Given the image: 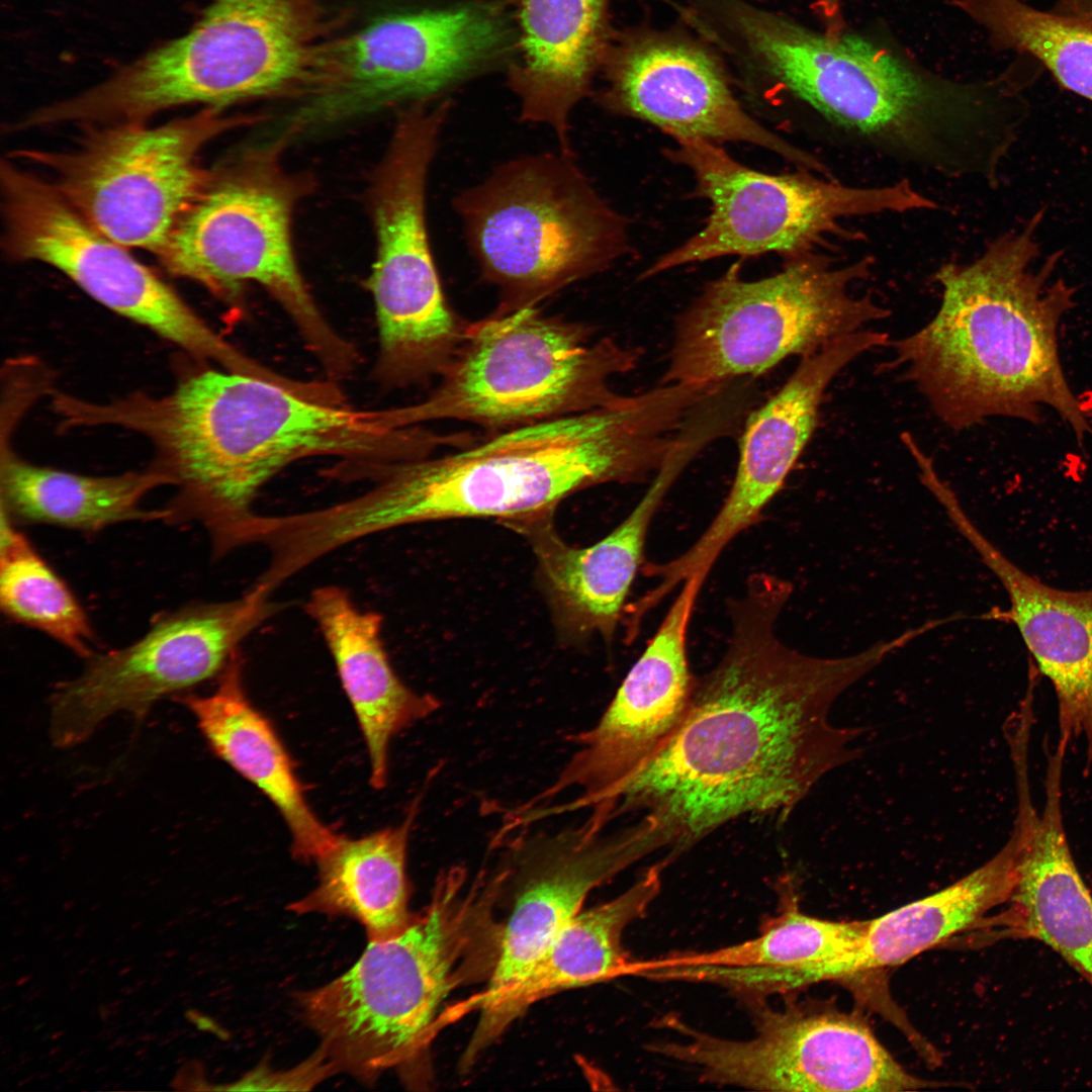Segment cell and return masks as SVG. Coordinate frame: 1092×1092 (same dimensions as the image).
<instances>
[{"instance_id":"16","label":"cell","mask_w":1092,"mask_h":1092,"mask_svg":"<svg viewBox=\"0 0 1092 1092\" xmlns=\"http://www.w3.org/2000/svg\"><path fill=\"white\" fill-rule=\"evenodd\" d=\"M667 1026L681 1037L655 1042L651 1052L712 1084L784 1092H897L937 1084L907 1072L861 1017L833 1008L759 1007L754 1034L746 1039L719 1037L675 1019Z\"/></svg>"},{"instance_id":"17","label":"cell","mask_w":1092,"mask_h":1092,"mask_svg":"<svg viewBox=\"0 0 1092 1092\" xmlns=\"http://www.w3.org/2000/svg\"><path fill=\"white\" fill-rule=\"evenodd\" d=\"M5 238L17 259L48 264L90 297L190 356L238 370L246 354L217 334L164 280L93 228L50 183L1 169Z\"/></svg>"},{"instance_id":"3","label":"cell","mask_w":1092,"mask_h":1092,"mask_svg":"<svg viewBox=\"0 0 1092 1092\" xmlns=\"http://www.w3.org/2000/svg\"><path fill=\"white\" fill-rule=\"evenodd\" d=\"M1041 220L1042 210L975 260L942 265L935 315L887 344L891 365L952 430L993 417L1037 423L1048 406L1079 444L1092 434V415L1072 390L1059 350L1060 323L1075 304V289L1053 279L1059 252L1038 263Z\"/></svg>"},{"instance_id":"14","label":"cell","mask_w":1092,"mask_h":1092,"mask_svg":"<svg viewBox=\"0 0 1092 1092\" xmlns=\"http://www.w3.org/2000/svg\"><path fill=\"white\" fill-rule=\"evenodd\" d=\"M291 200L266 178L210 180L179 220L160 257L176 276L226 301L242 283L260 284L280 304L329 378L350 375L355 346L324 316L298 270L290 235Z\"/></svg>"},{"instance_id":"28","label":"cell","mask_w":1092,"mask_h":1092,"mask_svg":"<svg viewBox=\"0 0 1092 1092\" xmlns=\"http://www.w3.org/2000/svg\"><path fill=\"white\" fill-rule=\"evenodd\" d=\"M305 609L333 656L366 743L370 784L380 790L387 781L392 737L434 713L440 702L414 692L397 676L382 642L381 615L360 610L348 590L317 587Z\"/></svg>"},{"instance_id":"11","label":"cell","mask_w":1092,"mask_h":1092,"mask_svg":"<svg viewBox=\"0 0 1092 1092\" xmlns=\"http://www.w3.org/2000/svg\"><path fill=\"white\" fill-rule=\"evenodd\" d=\"M512 0H468L382 17L323 47L295 123L310 126L399 102L428 101L509 65L516 53Z\"/></svg>"},{"instance_id":"25","label":"cell","mask_w":1092,"mask_h":1092,"mask_svg":"<svg viewBox=\"0 0 1092 1092\" xmlns=\"http://www.w3.org/2000/svg\"><path fill=\"white\" fill-rule=\"evenodd\" d=\"M1066 751L1049 753L1045 801L1034 809L1028 771L1015 772L1018 838L1015 883L1009 908L999 922L1011 933L1053 948L1092 986V894L1073 858L1062 815V772Z\"/></svg>"},{"instance_id":"36","label":"cell","mask_w":1092,"mask_h":1092,"mask_svg":"<svg viewBox=\"0 0 1092 1092\" xmlns=\"http://www.w3.org/2000/svg\"><path fill=\"white\" fill-rule=\"evenodd\" d=\"M1052 10L1092 25V0H1058Z\"/></svg>"},{"instance_id":"31","label":"cell","mask_w":1092,"mask_h":1092,"mask_svg":"<svg viewBox=\"0 0 1092 1092\" xmlns=\"http://www.w3.org/2000/svg\"><path fill=\"white\" fill-rule=\"evenodd\" d=\"M0 484L1 512L14 524L97 532L124 522L165 521L164 509L145 510L142 500L172 482L153 466L110 476L38 466L2 446Z\"/></svg>"},{"instance_id":"20","label":"cell","mask_w":1092,"mask_h":1092,"mask_svg":"<svg viewBox=\"0 0 1092 1092\" xmlns=\"http://www.w3.org/2000/svg\"><path fill=\"white\" fill-rule=\"evenodd\" d=\"M504 841L502 897L510 898V910L502 922L498 956L487 987L469 1001L471 1010L480 1011L519 982L581 911L595 888L664 848L645 816L608 835L584 822L556 833L523 834Z\"/></svg>"},{"instance_id":"2","label":"cell","mask_w":1092,"mask_h":1092,"mask_svg":"<svg viewBox=\"0 0 1092 1092\" xmlns=\"http://www.w3.org/2000/svg\"><path fill=\"white\" fill-rule=\"evenodd\" d=\"M101 421L152 443V466L177 487L165 522L201 525L218 558L242 546L260 489L289 464L332 456L354 472L421 457L433 442L428 430L404 428L397 407L326 403L221 368L189 374L161 396L106 401Z\"/></svg>"},{"instance_id":"37","label":"cell","mask_w":1092,"mask_h":1092,"mask_svg":"<svg viewBox=\"0 0 1092 1092\" xmlns=\"http://www.w3.org/2000/svg\"><path fill=\"white\" fill-rule=\"evenodd\" d=\"M817 6L824 19L826 32L829 34L842 32L840 0H817Z\"/></svg>"},{"instance_id":"32","label":"cell","mask_w":1092,"mask_h":1092,"mask_svg":"<svg viewBox=\"0 0 1092 1092\" xmlns=\"http://www.w3.org/2000/svg\"><path fill=\"white\" fill-rule=\"evenodd\" d=\"M419 800L398 825L357 839L341 837L317 861L320 881L289 909L297 914L347 915L366 929L369 941L396 937L415 920L408 909L406 849Z\"/></svg>"},{"instance_id":"19","label":"cell","mask_w":1092,"mask_h":1092,"mask_svg":"<svg viewBox=\"0 0 1092 1092\" xmlns=\"http://www.w3.org/2000/svg\"><path fill=\"white\" fill-rule=\"evenodd\" d=\"M704 582L694 575L681 583L599 722L572 737L576 752L552 785L523 807L542 808L564 791L576 789L574 800L549 807L546 814L590 807L607 816L623 787L673 737L692 704L696 677L690 669L687 637Z\"/></svg>"},{"instance_id":"10","label":"cell","mask_w":1092,"mask_h":1092,"mask_svg":"<svg viewBox=\"0 0 1092 1092\" xmlns=\"http://www.w3.org/2000/svg\"><path fill=\"white\" fill-rule=\"evenodd\" d=\"M317 0H214L185 35L90 89L101 120L140 121L166 108H218L304 83L318 55Z\"/></svg>"},{"instance_id":"5","label":"cell","mask_w":1092,"mask_h":1092,"mask_svg":"<svg viewBox=\"0 0 1092 1092\" xmlns=\"http://www.w3.org/2000/svg\"><path fill=\"white\" fill-rule=\"evenodd\" d=\"M730 18L768 72L845 140L941 177L996 184L1018 124L1006 85L939 79L858 36L744 4Z\"/></svg>"},{"instance_id":"33","label":"cell","mask_w":1092,"mask_h":1092,"mask_svg":"<svg viewBox=\"0 0 1092 1092\" xmlns=\"http://www.w3.org/2000/svg\"><path fill=\"white\" fill-rule=\"evenodd\" d=\"M998 49L1034 59L1066 90L1092 101V25L1021 0H959Z\"/></svg>"},{"instance_id":"22","label":"cell","mask_w":1092,"mask_h":1092,"mask_svg":"<svg viewBox=\"0 0 1092 1092\" xmlns=\"http://www.w3.org/2000/svg\"><path fill=\"white\" fill-rule=\"evenodd\" d=\"M604 99L675 141L741 142L780 155L802 170L829 173L816 156L751 118L734 98L716 63L702 50L668 39H645L611 54Z\"/></svg>"},{"instance_id":"9","label":"cell","mask_w":1092,"mask_h":1092,"mask_svg":"<svg viewBox=\"0 0 1092 1092\" xmlns=\"http://www.w3.org/2000/svg\"><path fill=\"white\" fill-rule=\"evenodd\" d=\"M481 276L497 288L496 313L536 306L609 267L626 228L573 156L507 162L454 201Z\"/></svg>"},{"instance_id":"7","label":"cell","mask_w":1092,"mask_h":1092,"mask_svg":"<svg viewBox=\"0 0 1092 1092\" xmlns=\"http://www.w3.org/2000/svg\"><path fill=\"white\" fill-rule=\"evenodd\" d=\"M873 264L863 256L837 265L810 252L752 281L732 266L677 317L661 384L712 387L757 376L888 317L890 311L870 296L850 292L870 277Z\"/></svg>"},{"instance_id":"30","label":"cell","mask_w":1092,"mask_h":1092,"mask_svg":"<svg viewBox=\"0 0 1092 1092\" xmlns=\"http://www.w3.org/2000/svg\"><path fill=\"white\" fill-rule=\"evenodd\" d=\"M1014 830L988 861L946 888L868 920L857 948L833 972L841 979L899 966L954 934L978 927L1010 898L1016 875Z\"/></svg>"},{"instance_id":"21","label":"cell","mask_w":1092,"mask_h":1092,"mask_svg":"<svg viewBox=\"0 0 1092 1092\" xmlns=\"http://www.w3.org/2000/svg\"><path fill=\"white\" fill-rule=\"evenodd\" d=\"M886 333L859 330L801 357L786 383L746 418L732 486L702 535L681 554L661 563L663 584L675 588L694 575L707 577L726 546L758 523L783 487L818 422L823 395L850 362L886 346Z\"/></svg>"},{"instance_id":"13","label":"cell","mask_w":1092,"mask_h":1092,"mask_svg":"<svg viewBox=\"0 0 1092 1092\" xmlns=\"http://www.w3.org/2000/svg\"><path fill=\"white\" fill-rule=\"evenodd\" d=\"M676 143L669 155L693 172L711 213L701 231L661 256L643 278L730 255L778 253L789 259L813 252L827 236H844L842 220L939 208L906 178L859 187L808 170L766 174L740 164L718 144L700 139Z\"/></svg>"},{"instance_id":"35","label":"cell","mask_w":1092,"mask_h":1092,"mask_svg":"<svg viewBox=\"0 0 1092 1092\" xmlns=\"http://www.w3.org/2000/svg\"><path fill=\"white\" fill-rule=\"evenodd\" d=\"M338 1073L336 1066L320 1049L298 1067L282 1072L259 1068L230 1086L213 1090H307Z\"/></svg>"},{"instance_id":"23","label":"cell","mask_w":1092,"mask_h":1092,"mask_svg":"<svg viewBox=\"0 0 1092 1092\" xmlns=\"http://www.w3.org/2000/svg\"><path fill=\"white\" fill-rule=\"evenodd\" d=\"M697 453L692 443L677 442L632 512L592 546L566 544L553 527V514L503 522L525 535L532 545L542 586L564 636L613 639L643 560L653 517Z\"/></svg>"},{"instance_id":"12","label":"cell","mask_w":1092,"mask_h":1092,"mask_svg":"<svg viewBox=\"0 0 1092 1092\" xmlns=\"http://www.w3.org/2000/svg\"><path fill=\"white\" fill-rule=\"evenodd\" d=\"M446 117L441 107L405 112L373 189L377 253L368 286L379 341L373 375L388 387L440 376L468 325L443 293L426 224L427 176Z\"/></svg>"},{"instance_id":"24","label":"cell","mask_w":1092,"mask_h":1092,"mask_svg":"<svg viewBox=\"0 0 1092 1092\" xmlns=\"http://www.w3.org/2000/svg\"><path fill=\"white\" fill-rule=\"evenodd\" d=\"M934 497L1005 588L1009 608L983 618L1010 622L1054 688L1059 742L1084 739L1092 760V589L1051 586L1010 561L976 527L949 485Z\"/></svg>"},{"instance_id":"4","label":"cell","mask_w":1092,"mask_h":1092,"mask_svg":"<svg viewBox=\"0 0 1092 1092\" xmlns=\"http://www.w3.org/2000/svg\"><path fill=\"white\" fill-rule=\"evenodd\" d=\"M682 418L676 396L655 387L617 405L504 430L457 452L380 465L368 475L371 488L333 506L331 524L350 543L415 523L552 514L584 488L657 472Z\"/></svg>"},{"instance_id":"15","label":"cell","mask_w":1092,"mask_h":1092,"mask_svg":"<svg viewBox=\"0 0 1092 1092\" xmlns=\"http://www.w3.org/2000/svg\"><path fill=\"white\" fill-rule=\"evenodd\" d=\"M217 109L165 124L122 121L88 133L64 153H29L93 228L126 248L160 253L211 178L202 146L226 124Z\"/></svg>"},{"instance_id":"27","label":"cell","mask_w":1092,"mask_h":1092,"mask_svg":"<svg viewBox=\"0 0 1092 1092\" xmlns=\"http://www.w3.org/2000/svg\"><path fill=\"white\" fill-rule=\"evenodd\" d=\"M668 863L662 859L649 867L625 892L569 920L527 974L479 1011L468 1051L479 1055L525 1010L548 996L629 976L634 960L623 945V933L645 915Z\"/></svg>"},{"instance_id":"8","label":"cell","mask_w":1092,"mask_h":1092,"mask_svg":"<svg viewBox=\"0 0 1092 1092\" xmlns=\"http://www.w3.org/2000/svg\"><path fill=\"white\" fill-rule=\"evenodd\" d=\"M536 306L468 323L437 387L404 405L407 426L455 420L504 430L622 403L610 380L633 370L638 349Z\"/></svg>"},{"instance_id":"6","label":"cell","mask_w":1092,"mask_h":1092,"mask_svg":"<svg viewBox=\"0 0 1092 1092\" xmlns=\"http://www.w3.org/2000/svg\"><path fill=\"white\" fill-rule=\"evenodd\" d=\"M503 875L440 874L430 902L391 939L372 942L345 974L298 996L300 1013L338 1072L372 1082L389 1069L414 1079L456 988L490 978L498 956Z\"/></svg>"},{"instance_id":"1","label":"cell","mask_w":1092,"mask_h":1092,"mask_svg":"<svg viewBox=\"0 0 1092 1092\" xmlns=\"http://www.w3.org/2000/svg\"><path fill=\"white\" fill-rule=\"evenodd\" d=\"M792 592L789 581L754 573L729 600L719 662L696 678L677 732L611 806L612 819L640 811L652 820L671 860L739 817L785 819L825 774L858 757L849 744L864 729L832 726L830 707L906 639L844 657L803 654L776 632Z\"/></svg>"},{"instance_id":"29","label":"cell","mask_w":1092,"mask_h":1092,"mask_svg":"<svg viewBox=\"0 0 1092 1092\" xmlns=\"http://www.w3.org/2000/svg\"><path fill=\"white\" fill-rule=\"evenodd\" d=\"M244 657L237 649L218 674L215 690L206 696L179 700L194 715L212 751L256 786L277 808L299 859L317 861L342 836L313 813L292 760L269 720L247 697Z\"/></svg>"},{"instance_id":"18","label":"cell","mask_w":1092,"mask_h":1092,"mask_svg":"<svg viewBox=\"0 0 1092 1092\" xmlns=\"http://www.w3.org/2000/svg\"><path fill=\"white\" fill-rule=\"evenodd\" d=\"M256 587L224 602L198 603L160 617L128 646L87 657L83 671L50 699V736L68 748L117 712L143 718L158 700L218 675L240 644L281 607Z\"/></svg>"},{"instance_id":"26","label":"cell","mask_w":1092,"mask_h":1092,"mask_svg":"<svg viewBox=\"0 0 1092 1092\" xmlns=\"http://www.w3.org/2000/svg\"><path fill=\"white\" fill-rule=\"evenodd\" d=\"M610 0H512L516 53L507 66L521 118L550 126L564 155L569 115L607 53Z\"/></svg>"},{"instance_id":"34","label":"cell","mask_w":1092,"mask_h":1092,"mask_svg":"<svg viewBox=\"0 0 1092 1092\" xmlns=\"http://www.w3.org/2000/svg\"><path fill=\"white\" fill-rule=\"evenodd\" d=\"M0 604L16 623L46 633L86 659L95 634L68 585L1 512Z\"/></svg>"}]
</instances>
